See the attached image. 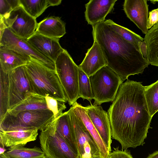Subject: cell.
Segmentation results:
<instances>
[{
  "mask_svg": "<svg viewBox=\"0 0 158 158\" xmlns=\"http://www.w3.org/2000/svg\"><path fill=\"white\" fill-rule=\"evenodd\" d=\"M54 120L56 131L62 137L74 153L79 158H81L69 111L63 113Z\"/></svg>",
  "mask_w": 158,
  "mask_h": 158,
  "instance_id": "d6986e66",
  "label": "cell"
},
{
  "mask_svg": "<svg viewBox=\"0 0 158 158\" xmlns=\"http://www.w3.org/2000/svg\"><path fill=\"white\" fill-rule=\"evenodd\" d=\"M89 78L94 100L93 104L96 106L113 101L123 83L119 76L107 66L101 68Z\"/></svg>",
  "mask_w": 158,
  "mask_h": 158,
  "instance_id": "5b68a950",
  "label": "cell"
},
{
  "mask_svg": "<svg viewBox=\"0 0 158 158\" xmlns=\"http://www.w3.org/2000/svg\"><path fill=\"white\" fill-rule=\"evenodd\" d=\"M45 98L48 108L53 112L54 119L63 114V111L66 108L65 103L49 96H46Z\"/></svg>",
  "mask_w": 158,
  "mask_h": 158,
  "instance_id": "f546056e",
  "label": "cell"
},
{
  "mask_svg": "<svg viewBox=\"0 0 158 158\" xmlns=\"http://www.w3.org/2000/svg\"><path fill=\"white\" fill-rule=\"evenodd\" d=\"M54 119L53 112L48 109L25 111L15 115L7 113L0 122V131L34 130L42 131Z\"/></svg>",
  "mask_w": 158,
  "mask_h": 158,
  "instance_id": "277c9868",
  "label": "cell"
},
{
  "mask_svg": "<svg viewBox=\"0 0 158 158\" xmlns=\"http://www.w3.org/2000/svg\"><path fill=\"white\" fill-rule=\"evenodd\" d=\"M78 96L83 100L86 99L91 103L94 99L89 77L79 67Z\"/></svg>",
  "mask_w": 158,
  "mask_h": 158,
  "instance_id": "f1b7e54d",
  "label": "cell"
},
{
  "mask_svg": "<svg viewBox=\"0 0 158 158\" xmlns=\"http://www.w3.org/2000/svg\"><path fill=\"white\" fill-rule=\"evenodd\" d=\"M144 40L147 46L150 64L158 67V23L149 30Z\"/></svg>",
  "mask_w": 158,
  "mask_h": 158,
  "instance_id": "603a6c76",
  "label": "cell"
},
{
  "mask_svg": "<svg viewBox=\"0 0 158 158\" xmlns=\"http://www.w3.org/2000/svg\"><path fill=\"white\" fill-rule=\"evenodd\" d=\"M147 158H158V151L149 155Z\"/></svg>",
  "mask_w": 158,
  "mask_h": 158,
  "instance_id": "8d00e7d4",
  "label": "cell"
},
{
  "mask_svg": "<svg viewBox=\"0 0 158 158\" xmlns=\"http://www.w3.org/2000/svg\"><path fill=\"white\" fill-rule=\"evenodd\" d=\"M85 107L88 115L102 139L110 152L111 133L108 113L100 106L92 104Z\"/></svg>",
  "mask_w": 158,
  "mask_h": 158,
  "instance_id": "7c38bea8",
  "label": "cell"
},
{
  "mask_svg": "<svg viewBox=\"0 0 158 158\" xmlns=\"http://www.w3.org/2000/svg\"><path fill=\"white\" fill-rule=\"evenodd\" d=\"M47 109L45 97L32 93L7 113L11 115H15L24 111Z\"/></svg>",
  "mask_w": 158,
  "mask_h": 158,
  "instance_id": "7402d4cb",
  "label": "cell"
},
{
  "mask_svg": "<svg viewBox=\"0 0 158 158\" xmlns=\"http://www.w3.org/2000/svg\"><path fill=\"white\" fill-rule=\"evenodd\" d=\"M105 66L107 64L101 49L97 42L94 41L78 67L89 77Z\"/></svg>",
  "mask_w": 158,
  "mask_h": 158,
  "instance_id": "2e32d148",
  "label": "cell"
},
{
  "mask_svg": "<svg viewBox=\"0 0 158 158\" xmlns=\"http://www.w3.org/2000/svg\"><path fill=\"white\" fill-rule=\"evenodd\" d=\"M2 18L7 28L18 36L27 40L35 32L37 23L21 6Z\"/></svg>",
  "mask_w": 158,
  "mask_h": 158,
  "instance_id": "30bf717a",
  "label": "cell"
},
{
  "mask_svg": "<svg viewBox=\"0 0 158 158\" xmlns=\"http://www.w3.org/2000/svg\"><path fill=\"white\" fill-rule=\"evenodd\" d=\"M20 1L25 10L35 19L49 6L48 0H20Z\"/></svg>",
  "mask_w": 158,
  "mask_h": 158,
  "instance_id": "4316f807",
  "label": "cell"
},
{
  "mask_svg": "<svg viewBox=\"0 0 158 158\" xmlns=\"http://www.w3.org/2000/svg\"><path fill=\"white\" fill-rule=\"evenodd\" d=\"M158 23V8L149 12L148 21V28L149 29Z\"/></svg>",
  "mask_w": 158,
  "mask_h": 158,
  "instance_id": "d6a6232c",
  "label": "cell"
},
{
  "mask_svg": "<svg viewBox=\"0 0 158 158\" xmlns=\"http://www.w3.org/2000/svg\"><path fill=\"white\" fill-rule=\"evenodd\" d=\"M104 22L113 30L125 40L134 45L138 50L140 51L139 42H143L144 40V38L129 29L116 24L111 19L106 20Z\"/></svg>",
  "mask_w": 158,
  "mask_h": 158,
  "instance_id": "484cf974",
  "label": "cell"
},
{
  "mask_svg": "<svg viewBox=\"0 0 158 158\" xmlns=\"http://www.w3.org/2000/svg\"><path fill=\"white\" fill-rule=\"evenodd\" d=\"M31 58L13 50L0 45V69L9 73L19 67L25 65Z\"/></svg>",
  "mask_w": 158,
  "mask_h": 158,
  "instance_id": "ffe728a7",
  "label": "cell"
},
{
  "mask_svg": "<svg viewBox=\"0 0 158 158\" xmlns=\"http://www.w3.org/2000/svg\"><path fill=\"white\" fill-rule=\"evenodd\" d=\"M7 27L2 18L0 19V37H1L5 29Z\"/></svg>",
  "mask_w": 158,
  "mask_h": 158,
  "instance_id": "e575fe53",
  "label": "cell"
},
{
  "mask_svg": "<svg viewBox=\"0 0 158 158\" xmlns=\"http://www.w3.org/2000/svg\"><path fill=\"white\" fill-rule=\"evenodd\" d=\"M9 97L8 112L21 103L32 93L25 65L14 69L9 72Z\"/></svg>",
  "mask_w": 158,
  "mask_h": 158,
  "instance_id": "8fae6325",
  "label": "cell"
},
{
  "mask_svg": "<svg viewBox=\"0 0 158 158\" xmlns=\"http://www.w3.org/2000/svg\"><path fill=\"white\" fill-rule=\"evenodd\" d=\"M92 27L94 41L101 48L107 66L119 76L123 82L131 75L143 73L150 64L134 45L104 21Z\"/></svg>",
  "mask_w": 158,
  "mask_h": 158,
  "instance_id": "7a4b0ae2",
  "label": "cell"
},
{
  "mask_svg": "<svg viewBox=\"0 0 158 158\" xmlns=\"http://www.w3.org/2000/svg\"><path fill=\"white\" fill-rule=\"evenodd\" d=\"M48 1L50 6H58L60 5L62 2L61 0H48Z\"/></svg>",
  "mask_w": 158,
  "mask_h": 158,
  "instance_id": "d590c367",
  "label": "cell"
},
{
  "mask_svg": "<svg viewBox=\"0 0 158 158\" xmlns=\"http://www.w3.org/2000/svg\"><path fill=\"white\" fill-rule=\"evenodd\" d=\"M0 45L27 56L48 69L56 71L54 62L39 53L27 40L18 36L7 27L0 37Z\"/></svg>",
  "mask_w": 158,
  "mask_h": 158,
  "instance_id": "ba28073f",
  "label": "cell"
},
{
  "mask_svg": "<svg viewBox=\"0 0 158 158\" xmlns=\"http://www.w3.org/2000/svg\"></svg>",
  "mask_w": 158,
  "mask_h": 158,
  "instance_id": "60d3db41",
  "label": "cell"
},
{
  "mask_svg": "<svg viewBox=\"0 0 158 158\" xmlns=\"http://www.w3.org/2000/svg\"><path fill=\"white\" fill-rule=\"evenodd\" d=\"M35 32L48 37L60 39L66 33L65 24L59 17H48L37 23Z\"/></svg>",
  "mask_w": 158,
  "mask_h": 158,
  "instance_id": "44dd1931",
  "label": "cell"
},
{
  "mask_svg": "<svg viewBox=\"0 0 158 158\" xmlns=\"http://www.w3.org/2000/svg\"><path fill=\"white\" fill-rule=\"evenodd\" d=\"M9 97V73L0 69V122L3 120L8 113Z\"/></svg>",
  "mask_w": 158,
  "mask_h": 158,
  "instance_id": "cb8c5ba5",
  "label": "cell"
},
{
  "mask_svg": "<svg viewBox=\"0 0 158 158\" xmlns=\"http://www.w3.org/2000/svg\"><path fill=\"white\" fill-rule=\"evenodd\" d=\"M0 158H9L6 155L5 152L0 153Z\"/></svg>",
  "mask_w": 158,
  "mask_h": 158,
  "instance_id": "74e56055",
  "label": "cell"
},
{
  "mask_svg": "<svg viewBox=\"0 0 158 158\" xmlns=\"http://www.w3.org/2000/svg\"><path fill=\"white\" fill-rule=\"evenodd\" d=\"M56 71L67 102L72 105L78 96V68L67 51L64 49L55 62Z\"/></svg>",
  "mask_w": 158,
  "mask_h": 158,
  "instance_id": "8992f818",
  "label": "cell"
},
{
  "mask_svg": "<svg viewBox=\"0 0 158 158\" xmlns=\"http://www.w3.org/2000/svg\"><path fill=\"white\" fill-rule=\"evenodd\" d=\"M147 0H125L123 10L127 17L146 35L148 31V6Z\"/></svg>",
  "mask_w": 158,
  "mask_h": 158,
  "instance_id": "4fadbf2b",
  "label": "cell"
},
{
  "mask_svg": "<svg viewBox=\"0 0 158 158\" xmlns=\"http://www.w3.org/2000/svg\"><path fill=\"white\" fill-rule=\"evenodd\" d=\"M59 40V39L48 37L35 32L27 41L36 51L55 62L64 50Z\"/></svg>",
  "mask_w": 158,
  "mask_h": 158,
  "instance_id": "5bb4252c",
  "label": "cell"
},
{
  "mask_svg": "<svg viewBox=\"0 0 158 158\" xmlns=\"http://www.w3.org/2000/svg\"><path fill=\"white\" fill-rule=\"evenodd\" d=\"M90 158H103L100 156H96L91 157Z\"/></svg>",
  "mask_w": 158,
  "mask_h": 158,
  "instance_id": "f35d334b",
  "label": "cell"
},
{
  "mask_svg": "<svg viewBox=\"0 0 158 158\" xmlns=\"http://www.w3.org/2000/svg\"><path fill=\"white\" fill-rule=\"evenodd\" d=\"M114 149L109 153L107 158H133L129 151L119 150L118 147Z\"/></svg>",
  "mask_w": 158,
  "mask_h": 158,
  "instance_id": "1f68e13d",
  "label": "cell"
},
{
  "mask_svg": "<svg viewBox=\"0 0 158 158\" xmlns=\"http://www.w3.org/2000/svg\"><path fill=\"white\" fill-rule=\"evenodd\" d=\"M151 3L153 4H155L156 2H158V0H150Z\"/></svg>",
  "mask_w": 158,
  "mask_h": 158,
  "instance_id": "ab89813d",
  "label": "cell"
},
{
  "mask_svg": "<svg viewBox=\"0 0 158 158\" xmlns=\"http://www.w3.org/2000/svg\"><path fill=\"white\" fill-rule=\"evenodd\" d=\"M38 131H0V146L11 148L19 145L24 146L27 143L36 139Z\"/></svg>",
  "mask_w": 158,
  "mask_h": 158,
  "instance_id": "e0dca14e",
  "label": "cell"
},
{
  "mask_svg": "<svg viewBox=\"0 0 158 158\" xmlns=\"http://www.w3.org/2000/svg\"><path fill=\"white\" fill-rule=\"evenodd\" d=\"M68 111L81 158L100 156L97 143L81 119L75 114L71 107Z\"/></svg>",
  "mask_w": 158,
  "mask_h": 158,
  "instance_id": "9c48e42d",
  "label": "cell"
},
{
  "mask_svg": "<svg viewBox=\"0 0 158 158\" xmlns=\"http://www.w3.org/2000/svg\"><path fill=\"white\" fill-rule=\"evenodd\" d=\"M41 149L47 158H79L56 131L54 120L39 136Z\"/></svg>",
  "mask_w": 158,
  "mask_h": 158,
  "instance_id": "52a82bcc",
  "label": "cell"
},
{
  "mask_svg": "<svg viewBox=\"0 0 158 158\" xmlns=\"http://www.w3.org/2000/svg\"><path fill=\"white\" fill-rule=\"evenodd\" d=\"M32 93L65 103L67 99L56 71L32 59L25 65Z\"/></svg>",
  "mask_w": 158,
  "mask_h": 158,
  "instance_id": "3957f363",
  "label": "cell"
},
{
  "mask_svg": "<svg viewBox=\"0 0 158 158\" xmlns=\"http://www.w3.org/2000/svg\"><path fill=\"white\" fill-rule=\"evenodd\" d=\"M71 107L75 114L81 119L97 143L100 150L101 156L103 158H107L110 152L89 117L86 107L83 106L77 102Z\"/></svg>",
  "mask_w": 158,
  "mask_h": 158,
  "instance_id": "ac0fdd59",
  "label": "cell"
},
{
  "mask_svg": "<svg viewBox=\"0 0 158 158\" xmlns=\"http://www.w3.org/2000/svg\"><path fill=\"white\" fill-rule=\"evenodd\" d=\"M21 6L20 0H0V16L3 17Z\"/></svg>",
  "mask_w": 158,
  "mask_h": 158,
  "instance_id": "4dcf8cb0",
  "label": "cell"
},
{
  "mask_svg": "<svg viewBox=\"0 0 158 158\" xmlns=\"http://www.w3.org/2000/svg\"><path fill=\"white\" fill-rule=\"evenodd\" d=\"M139 47L140 51L143 57L148 60L147 46L144 40L143 42H139Z\"/></svg>",
  "mask_w": 158,
  "mask_h": 158,
  "instance_id": "836d02e7",
  "label": "cell"
},
{
  "mask_svg": "<svg viewBox=\"0 0 158 158\" xmlns=\"http://www.w3.org/2000/svg\"><path fill=\"white\" fill-rule=\"evenodd\" d=\"M117 0H90L85 5V12L88 23L93 26L104 21L106 15L113 10Z\"/></svg>",
  "mask_w": 158,
  "mask_h": 158,
  "instance_id": "9a60e30c",
  "label": "cell"
},
{
  "mask_svg": "<svg viewBox=\"0 0 158 158\" xmlns=\"http://www.w3.org/2000/svg\"><path fill=\"white\" fill-rule=\"evenodd\" d=\"M144 93L149 113L152 117L158 111V80L144 86Z\"/></svg>",
  "mask_w": 158,
  "mask_h": 158,
  "instance_id": "83f0119b",
  "label": "cell"
},
{
  "mask_svg": "<svg viewBox=\"0 0 158 158\" xmlns=\"http://www.w3.org/2000/svg\"><path fill=\"white\" fill-rule=\"evenodd\" d=\"M144 86L127 80L120 85L108 110L113 139L122 149L143 145L152 117L145 98Z\"/></svg>",
  "mask_w": 158,
  "mask_h": 158,
  "instance_id": "6da1fadb",
  "label": "cell"
},
{
  "mask_svg": "<svg viewBox=\"0 0 158 158\" xmlns=\"http://www.w3.org/2000/svg\"><path fill=\"white\" fill-rule=\"evenodd\" d=\"M9 158H47L40 148H28L19 145L13 147L5 152Z\"/></svg>",
  "mask_w": 158,
  "mask_h": 158,
  "instance_id": "d4e9b609",
  "label": "cell"
}]
</instances>
